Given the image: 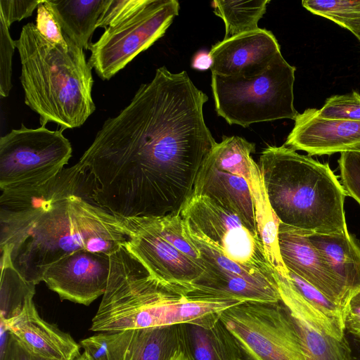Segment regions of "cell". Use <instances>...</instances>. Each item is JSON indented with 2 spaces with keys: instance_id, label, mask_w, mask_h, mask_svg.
Masks as SVG:
<instances>
[{
  "instance_id": "cell-8",
  "label": "cell",
  "mask_w": 360,
  "mask_h": 360,
  "mask_svg": "<svg viewBox=\"0 0 360 360\" xmlns=\"http://www.w3.org/2000/svg\"><path fill=\"white\" fill-rule=\"evenodd\" d=\"M176 0H147L134 13L105 29L90 44L89 65L103 80H109L137 55L161 38L178 15Z\"/></svg>"
},
{
  "instance_id": "cell-9",
  "label": "cell",
  "mask_w": 360,
  "mask_h": 360,
  "mask_svg": "<svg viewBox=\"0 0 360 360\" xmlns=\"http://www.w3.org/2000/svg\"><path fill=\"white\" fill-rule=\"evenodd\" d=\"M184 223L227 258L245 269L275 279L258 232L236 213L212 198L192 194L179 212Z\"/></svg>"
},
{
  "instance_id": "cell-31",
  "label": "cell",
  "mask_w": 360,
  "mask_h": 360,
  "mask_svg": "<svg viewBox=\"0 0 360 360\" xmlns=\"http://www.w3.org/2000/svg\"><path fill=\"white\" fill-rule=\"evenodd\" d=\"M147 0H107L97 27L107 29L134 13L146 3Z\"/></svg>"
},
{
  "instance_id": "cell-14",
  "label": "cell",
  "mask_w": 360,
  "mask_h": 360,
  "mask_svg": "<svg viewBox=\"0 0 360 360\" xmlns=\"http://www.w3.org/2000/svg\"><path fill=\"white\" fill-rule=\"evenodd\" d=\"M209 53L213 60L212 74L249 79L264 72L281 48L271 31L259 28L224 39Z\"/></svg>"
},
{
  "instance_id": "cell-22",
  "label": "cell",
  "mask_w": 360,
  "mask_h": 360,
  "mask_svg": "<svg viewBox=\"0 0 360 360\" xmlns=\"http://www.w3.org/2000/svg\"><path fill=\"white\" fill-rule=\"evenodd\" d=\"M63 34L82 49H89V41L107 0H45Z\"/></svg>"
},
{
  "instance_id": "cell-33",
  "label": "cell",
  "mask_w": 360,
  "mask_h": 360,
  "mask_svg": "<svg viewBox=\"0 0 360 360\" xmlns=\"http://www.w3.org/2000/svg\"><path fill=\"white\" fill-rule=\"evenodd\" d=\"M41 0H0V18L8 26L32 15Z\"/></svg>"
},
{
  "instance_id": "cell-17",
  "label": "cell",
  "mask_w": 360,
  "mask_h": 360,
  "mask_svg": "<svg viewBox=\"0 0 360 360\" xmlns=\"http://www.w3.org/2000/svg\"><path fill=\"white\" fill-rule=\"evenodd\" d=\"M3 323L20 344L36 356L51 360H76L81 355V345L70 334L42 319L33 301L18 316Z\"/></svg>"
},
{
  "instance_id": "cell-20",
  "label": "cell",
  "mask_w": 360,
  "mask_h": 360,
  "mask_svg": "<svg viewBox=\"0 0 360 360\" xmlns=\"http://www.w3.org/2000/svg\"><path fill=\"white\" fill-rule=\"evenodd\" d=\"M308 237L338 275L351 300L360 290V245L349 231Z\"/></svg>"
},
{
  "instance_id": "cell-35",
  "label": "cell",
  "mask_w": 360,
  "mask_h": 360,
  "mask_svg": "<svg viewBox=\"0 0 360 360\" xmlns=\"http://www.w3.org/2000/svg\"><path fill=\"white\" fill-rule=\"evenodd\" d=\"M0 323V360H13L11 352L12 335L4 323Z\"/></svg>"
},
{
  "instance_id": "cell-39",
  "label": "cell",
  "mask_w": 360,
  "mask_h": 360,
  "mask_svg": "<svg viewBox=\"0 0 360 360\" xmlns=\"http://www.w3.org/2000/svg\"><path fill=\"white\" fill-rule=\"evenodd\" d=\"M76 360H92L90 356L84 352Z\"/></svg>"
},
{
  "instance_id": "cell-4",
  "label": "cell",
  "mask_w": 360,
  "mask_h": 360,
  "mask_svg": "<svg viewBox=\"0 0 360 360\" xmlns=\"http://www.w3.org/2000/svg\"><path fill=\"white\" fill-rule=\"evenodd\" d=\"M258 165L280 224L307 236L348 231L347 195L328 164L283 145L264 148Z\"/></svg>"
},
{
  "instance_id": "cell-10",
  "label": "cell",
  "mask_w": 360,
  "mask_h": 360,
  "mask_svg": "<svg viewBox=\"0 0 360 360\" xmlns=\"http://www.w3.org/2000/svg\"><path fill=\"white\" fill-rule=\"evenodd\" d=\"M128 233L125 245L160 282L188 295L205 270L166 241L147 217L122 219Z\"/></svg>"
},
{
  "instance_id": "cell-30",
  "label": "cell",
  "mask_w": 360,
  "mask_h": 360,
  "mask_svg": "<svg viewBox=\"0 0 360 360\" xmlns=\"http://www.w3.org/2000/svg\"><path fill=\"white\" fill-rule=\"evenodd\" d=\"M9 27L0 18V95L6 97L12 88V58L15 48Z\"/></svg>"
},
{
  "instance_id": "cell-34",
  "label": "cell",
  "mask_w": 360,
  "mask_h": 360,
  "mask_svg": "<svg viewBox=\"0 0 360 360\" xmlns=\"http://www.w3.org/2000/svg\"><path fill=\"white\" fill-rule=\"evenodd\" d=\"M345 332L360 340V290L351 298L345 319Z\"/></svg>"
},
{
  "instance_id": "cell-37",
  "label": "cell",
  "mask_w": 360,
  "mask_h": 360,
  "mask_svg": "<svg viewBox=\"0 0 360 360\" xmlns=\"http://www.w3.org/2000/svg\"><path fill=\"white\" fill-rule=\"evenodd\" d=\"M213 65V60L209 52L200 51L196 53L191 63L192 68L198 70H206L211 69Z\"/></svg>"
},
{
  "instance_id": "cell-29",
  "label": "cell",
  "mask_w": 360,
  "mask_h": 360,
  "mask_svg": "<svg viewBox=\"0 0 360 360\" xmlns=\"http://www.w3.org/2000/svg\"><path fill=\"white\" fill-rule=\"evenodd\" d=\"M338 160L342 185L347 195L360 205V153H340Z\"/></svg>"
},
{
  "instance_id": "cell-24",
  "label": "cell",
  "mask_w": 360,
  "mask_h": 360,
  "mask_svg": "<svg viewBox=\"0 0 360 360\" xmlns=\"http://www.w3.org/2000/svg\"><path fill=\"white\" fill-rule=\"evenodd\" d=\"M35 285L26 281L10 261L1 258L0 321L18 316L33 301Z\"/></svg>"
},
{
  "instance_id": "cell-16",
  "label": "cell",
  "mask_w": 360,
  "mask_h": 360,
  "mask_svg": "<svg viewBox=\"0 0 360 360\" xmlns=\"http://www.w3.org/2000/svg\"><path fill=\"white\" fill-rule=\"evenodd\" d=\"M288 275L275 272L281 301L290 315L319 332L343 339L346 332L342 309L299 276L290 271Z\"/></svg>"
},
{
  "instance_id": "cell-18",
  "label": "cell",
  "mask_w": 360,
  "mask_h": 360,
  "mask_svg": "<svg viewBox=\"0 0 360 360\" xmlns=\"http://www.w3.org/2000/svg\"><path fill=\"white\" fill-rule=\"evenodd\" d=\"M193 194L212 198L236 213L249 227L258 232L252 198L243 177L218 169L206 158L197 174Z\"/></svg>"
},
{
  "instance_id": "cell-23",
  "label": "cell",
  "mask_w": 360,
  "mask_h": 360,
  "mask_svg": "<svg viewBox=\"0 0 360 360\" xmlns=\"http://www.w3.org/2000/svg\"><path fill=\"white\" fill-rule=\"evenodd\" d=\"M269 2L270 0L212 1L214 14L225 25L224 39L259 29L258 22L266 13Z\"/></svg>"
},
{
  "instance_id": "cell-11",
  "label": "cell",
  "mask_w": 360,
  "mask_h": 360,
  "mask_svg": "<svg viewBox=\"0 0 360 360\" xmlns=\"http://www.w3.org/2000/svg\"><path fill=\"white\" fill-rule=\"evenodd\" d=\"M80 345L92 360H184L178 325L98 333Z\"/></svg>"
},
{
  "instance_id": "cell-12",
  "label": "cell",
  "mask_w": 360,
  "mask_h": 360,
  "mask_svg": "<svg viewBox=\"0 0 360 360\" xmlns=\"http://www.w3.org/2000/svg\"><path fill=\"white\" fill-rule=\"evenodd\" d=\"M110 269V255L81 250L50 266L42 281L60 299L89 305L105 293Z\"/></svg>"
},
{
  "instance_id": "cell-7",
  "label": "cell",
  "mask_w": 360,
  "mask_h": 360,
  "mask_svg": "<svg viewBox=\"0 0 360 360\" xmlns=\"http://www.w3.org/2000/svg\"><path fill=\"white\" fill-rule=\"evenodd\" d=\"M60 129H13L0 139V189L37 186L56 176L72 156V148Z\"/></svg>"
},
{
  "instance_id": "cell-19",
  "label": "cell",
  "mask_w": 360,
  "mask_h": 360,
  "mask_svg": "<svg viewBox=\"0 0 360 360\" xmlns=\"http://www.w3.org/2000/svg\"><path fill=\"white\" fill-rule=\"evenodd\" d=\"M184 360H245L233 335L219 319L204 327L186 323L178 325Z\"/></svg>"
},
{
  "instance_id": "cell-3",
  "label": "cell",
  "mask_w": 360,
  "mask_h": 360,
  "mask_svg": "<svg viewBox=\"0 0 360 360\" xmlns=\"http://www.w3.org/2000/svg\"><path fill=\"white\" fill-rule=\"evenodd\" d=\"M66 38L67 46L54 44L30 22L15 41L25 104L39 115L41 126L53 122L63 130L82 126L96 109L92 68L83 49Z\"/></svg>"
},
{
  "instance_id": "cell-40",
  "label": "cell",
  "mask_w": 360,
  "mask_h": 360,
  "mask_svg": "<svg viewBox=\"0 0 360 360\" xmlns=\"http://www.w3.org/2000/svg\"><path fill=\"white\" fill-rule=\"evenodd\" d=\"M359 39L360 40V37L359 38Z\"/></svg>"
},
{
  "instance_id": "cell-1",
  "label": "cell",
  "mask_w": 360,
  "mask_h": 360,
  "mask_svg": "<svg viewBox=\"0 0 360 360\" xmlns=\"http://www.w3.org/2000/svg\"><path fill=\"white\" fill-rule=\"evenodd\" d=\"M207 100L186 71L158 68L77 162L97 202L123 217L179 214L217 143L204 120Z\"/></svg>"
},
{
  "instance_id": "cell-13",
  "label": "cell",
  "mask_w": 360,
  "mask_h": 360,
  "mask_svg": "<svg viewBox=\"0 0 360 360\" xmlns=\"http://www.w3.org/2000/svg\"><path fill=\"white\" fill-rule=\"evenodd\" d=\"M280 254L287 269L310 283L338 305L345 315L349 298L342 281L307 235L282 224L278 228Z\"/></svg>"
},
{
  "instance_id": "cell-5",
  "label": "cell",
  "mask_w": 360,
  "mask_h": 360,
  "mask_svg": "<svg viewBox=\"0 0 360 360\" xmlns=\"http://www.w3.org/2000/svg\"><path fill=\"white\" fill-rule=\"evenodd\" d=\"M295 70L279 53L264 72L252 78L212 74L217 115L229 124L243 127L281 119L295 120L298 115L294 106Z\"/></svg>"
},
{
  "instance_id": "cell-32",
  "label": "cell",
  "mask_w": 360,
  "mask_h": 360,
  "mask_svg": "<svg viewBox=\"0 0 360 360\" xmlns=\"http://www.w3.org/2000/svg\"><path fill=\"white\" fill-rule=\"evenodd\" d=\"M35 25L39 32L50 41L63 46L68 45L66 36L45 0H41L37 8Z\"/></svg>"
},
{
  "instance_id": "cell-15",
  "label": "cell",
  "mask_w": 360,
  "mask_h": 360,
  "mask_svg": "<svg viewBox=\"0 0 360 360\" xmlns=\"http://www.w3.org/2000/svg\"><path fill=\"white\" fill-rule=\"evenodd\" d=\"M284 145L309 155L360 153V121L326 118L308 108L295 117Z\"/></svg>"
},
{
  "instance_id": "cell-21",
  "label": "cell",
  "mask_w": 360,
  "mask_h": 360,
  "mask_svg": "<svg viewBox=\"0 0 360 360\" xmlns=\"http://www.w3.org/2000/svg\"><path fill=\"white\" fill-rule=\"evenodd\" d=\"M249 186L252 198L257 227L269 264L278 274L288 277L278 245L280 222L271 208L259 167L254 160L241 175Z\"/></svg>"
},
{
  "instance_id": "cell-2",
  "label": "cell",
  "mask_w": 360,
  "mask_h": 360,
  "mask_svg": "<svg viewBox=\"0 0 360 360\" xmlns=\"http://www.w3.org/2000/svg\"><path fill=\"white\" fill-rule=\"evenodd\" d=\"M128 238L122 219L82 195L75 165L39 186L1 192V257L35 285L67 255L81 250L110 255Z\"/></svg>"
},
{
  "instance_id": "cell-36",
  "label": "cell",
  "mask_w": 360,
  "mask_h": 360,
  "mask_svg": "<svg viewBox=\"0 0 360 360\" xmlns=\"http://www.w3.org/2000/svg\"><path fill=\"white\" fill-rule=\"evenodd\" d=\"M13 360H51L36 356L25 349L13 336L11 339Z\"/></svg>"
},
{
  "instance_id": "cell-28",
  "label": "cell",
  "mask_w": 360,
  "mask_h": 360,
  "mask_svg": "<svg viewBox=\"0 0 360 360\" xmlns=\"http://www.w3.org/2000/svg\"><path fill=\"white\" fill-rule=\"evenodd\" d=\"M318 114L326 118L360 121V94L356 91L326 99Z\"/></svg>"
},
{
  "instance_id": "cell-6",
  "label": "cell",
  "mask_w": 360,
  "mask_h": 360,
  "mask_svg": "<svg viewBox=\"0 0 360 360\" xmlns=\"http://www.w3.org/2000/svg\"><path fill=\"white\" fill-rule=\"evenodd\" d=\"M220 319L245 360H306L287 307L281 301H245L224 310Z\"/></svg>"
},
{
  "instance_id": "cell-27",
  "label": "cell",
  "mask_w": 360,
  "mask_h": 360,
  "mask_svg": "<svg viewBox=\"0 0 360 360\" xmlns=\"http://www.w3.org/2000/svg\"><path fill=\"white\" fill-rule=\"evenodd\" d=\"M147 218L166 241L205 270L200 253L186 234L180 214Z\"/></svg>"
},
{
  "instance_id": "cell-38",
  "label": "cell",
  "mask_w": 360,
  "mask_h": 360,
  "mask_svg": "<svg viewBox=\"0 0 360 360\" xmlns=\"http://www.w3.org/2000/svg\"><path fill=\"white\" fill-rule=\"evenodd\" d=\"M352 349V360H360V340L347 335Z\"/></svg>"
},
{
  "instance_id": "cell-26",
  "label": "cell",
  "mask_w": 360,
  "mask_h": 360,
  "mask_svg": "<svg viewBox=\"0 0 360 360\" xmlns=\"http://www.w3.org/2000/svg\"><path fill=\"white\" fill-rule=\"evenodd\" d=\"M302 6L360 37V0H304Z\"/></svg>"
},
{
  "instance_id": "cell-25",
  "label": "cell",
  "mask_w": 360,
  "mask_h": 360,
  "mask_svg": "<svg viewBox=\"0 0 360 360\" xmlns=\"http://www.w3.org/2000/svg\"><path fill=\"white\" fill-rule=\"evenodd\" d=\"M290 317L306 360H352L347 334L338 340L314 330L291 315Z\"/></svg>"
}]
</instances>
